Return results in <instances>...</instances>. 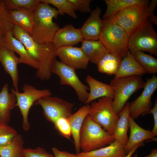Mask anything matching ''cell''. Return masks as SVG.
<instances>
[{
    "label": "cell",
    "instance_id": "1",
    "mask_svg": "<svg viewBox=\"0 0 157 157\" xmlns=\"http://www.w3.org/2000/svg\"><path fill=\"white\" fill-rule=\"evenodd\" d=\"M34 14V24L30 35L38 44L46 45L51 43L60 28L53 21L59 15L57 9L48 4L40 2Z\"/></svg>",
    "mask_w": 157,
    "mask_h": 157
},
{
    "label": "cell",
    "instance_id": "2",
    "mask_svg": "<svg viewBox=\"0 0 157 157\" xmlns=\"http://www.w3.org/2000/svg\"><path fill=\"white\" fill-rule=\"evenodd\" d=\"M129 37L125 31L110 18L103 19L98 40L108 53L123 58L129 51Z\"/></svg>",
    "mask_w": 157,
    "mask_h": 157
},
{
    "label": "cell",
    "instance_id": "3",
    "mask_svg": "<svg viewBox=\"0 0 157 157\" xmlns=\"http://www.w3.org/2000/svg\"><path fill=\"white\" fill-rule=\"evenodd\" d=\"M115 140L110 135L88 116L83 122L79 134L80 150L91 151L104 147Z\"/></svg>",
    "mask_w": 157,
    "mask_h": 157
},
{
    "label": "cell",
    "instance_id": "4",
    "mask_svg": "<svg viewBox=\"0 0 157 157\" xmlns=\"http://www.w3.org/2000/svg\"><path fill=\"white\" fill-rule=\"evenodd\" d=\"M145 84L141 76L139 75L114 78L111 81L110 84L114 92L112 105L117 114L123 109L131 96L143 88Z\"/></svg>",
    "mask_w": 157,
    "mask_h": 157
},
{
    "label": "cell",
    "instance_id": "5",
    "mask_svg": "<svg viewBox=\"0 0 157 157\" xmlns=\"http://www.w3.org/2000/svg\"><path fill=\"white\" fill-rule=\"evenodd\" d=\"M128 49L132 54L138 51L157 56V33L153 23L147 19L129 36Z\"/></svg>",
    "mask_w": 157,
    "mask_h": 157
},
{
    "label": "cell",
    "instance_id": "6",
    "mask_svg": "<svg viewBox=\"0 0 157 157\" xmlns=\"http://www.w3.org/2000/svg\"><path fill=\"white\" fill-rule=\"evenodd\" d=\"M113 100L109 97H104L92 102L88 114L92 121L112 136L119 118L113 108Z\"/></svg>",
    "mask_w": 157,
    "mask_h": 157
},
{
    "label": "cell",
    "instance_id": "7",
    "mask_svg": "<svg viewBox=\"0 0 157 157\" xmlns=\"http://www.w3.org/2000/svg\"><path fill=\"white\" fill-rule=\"evenodd\" d=\"M148 6L143 4H133L109 17L122 27L129 36L147 19Z\"/></svg>",
    "mask_w": 157,
    "mask_h": 157
},
{
    "label": "cell",
    "instance_id": "8",
    "mask_svg": "<svg viewBox=\"0 0 157 157\" xmlns=\"http://www.w3.org/2000/svg\"><path fill=\"white\" fill-rule=\"evenodd\" d=\"M22 90V92L17 91L14 89H11V91L16 97L15 106L18 107L22 116V128L24 131H27L30 127L28 116L31 108L37 100L44 97L51 96V93L49 89L38 90L26 84L24 85Z\"/></svg>",
    "mask_w": 157,
    "mask_h": 157
},
{
    "label": "cell",
    "instance_id": "9",
    "mask_svg": "<svg viewBox=\"0 0 157 157\" xmlns=\"http://www.w3.org/2000/svg\"><path fill=\"white\" fill-rule=\"evenodd\" d=\"M51 72L59 78V83L62 85L71 86L75 90L78 100L84 102L89 95L88 87L80 81L75 72V70L65 65L55 58L53 63Z\"/></svg>",
    "mask_w": 157,
    "mask_h": 157
},
{
    "label": "cell",
    "instance_id": "10",
    "mask_svg": "<svg viewBox=\"0 0 157 157\" xmlns=\"http://www.w3.org/2000/svg\"><path fill=\"white\" fill-rule=\"evenodd\" d=\"M34 104L42 107L46 119L53 124L60 118L69 117L72 114L74 106L72 103L51 96L41 98Z\"/></svg>",
    "mask_w": 157,
    "mask_h": 157
},
{
    "label": "cell",
    "instance_id": "11",
    "mask_svg": "<svg viewBox=\"0 0 157 157\" xmlns=\"http://www.w3.org/2000/svg\"><path fill=\"white\" fill-rule=\"evenodd\" d=\"M141 94L129 103V116L135 119L140 115L150 114L152 96L157 88V77L155 74L145 82Z\"/></svg>",
    "mask_w": 157,
    "mask_h": 157
},
{
    "label": "cell",
    "instance_id": "12",
    "mask_svg": "<svg viewBox=\"0 0 157 157\" xmlns=\"http://www.w3.org/2000/svg\"><path fill=\"white\" fill-rule=\"evenodd\" d=\"M56 55L61 62L75 70L86 69L88 66L89 60L81 48L59 47L56 49Z\"/></svg>",
    "mask_w": 157,
    "mask_h": 157
},
{
    "label": "cell",
    "instance_id": "13",
    "mask_svg": "<svg viewBox=\"0 0 157 157\" xmlns=\"http://www.w3.org/2000/svg\"><path fill=\"white\" fill-rule=\"evenodd\" d=\"M56 49L52 42L46 45L39 44L37 58L39 67L36 76L42 81L48 80L51 76V69L56 56Z\"/></svg>",
    "mask_w": 157,
    "mask_h": 157
},
{
    "label": "cell",
    "instance_id": "14",
    "mask_svg": "<svg viewBox=\"0 0 157 157\" xmlns=\"http://www.w3.org/2000/svg\"><path fill=\"white\" fill-rule=\"evenodd\" d=\"M2 44L10 51L19 55V63H24L37 70L39 69L38 61L32 56L24 46L13 35L12 31L8 32L2 38Z\"/></svg>",
    "mask_w": 157,
    "mask_h": 157
},
{
    "label": "cell",
    "instance_id": "15",
    "mask_svg": "<svg viewBox=\"0 0 157 157\" xmlns=\"http://www.w3.org/2000/svg\"><path fill=\"white\" fill-rule=\"evenodd\" d=\"M83 39L81 28H76L72 24H68L58 29L52 43L57 49L63 47L73 46Z\"/></svg>",
    "mask_w": 157,
    "mask_h": 157
},
{
    "label": "cell",
    "instance_id": "16",
    "mask_svg": "<svg viewBox=\"0 0 157 157\" xmlns=\"http://www.w3.org/2000/svg\"><path fill=\"white\" fill-rule=\"evenodd\" d=\"M0 63L5 72L11 77L14 89L19 91V76L17 66L19 64V58L14 53L1 44L0 46Z\"/></svg>",
    "mask_w": 157,
    "mask_h": 157
},
{
    "label": "cell",
    "instance_id": "17",
    "mask_svg": "<svg viewBox=\"0 0 157 157\" xmlns=\"http://www.w3.org/2000/svg\"><path fill=\"white\" fill-rule=\"evenodd\" d=\"M101 9L97 6L80 28L84 40H98L103 22Z\"/></svg>",
    "mask_w": 157,
    "mask_h": 157
},
{
    "label": "cell",
    "instance_id": "18",
    "mask_svg": "<svg viewBox=\"0 0 157 157\" xmlns=\"http://www.w3.org/2000/svg\"><path fill=\"white\" fill-rule=\"evenodd\" d=\"M130 130V135L124 149L127 154L135 146L143 143L144 140H152L156 141L157 138L153 136L151 131L144 129L138 125L134 119L129 116V118Z\"/></svg>",
    "mask_w": 157,
    "mask_h": 157
},
{
    "label": "cell",
    "instance_id": "19",
    "mask_svg": "<svg viewBox=\"0 0 157 157\" xmlns=\"http://www.w3.org/2000/svg\"><path fill=\"white\" fill-rule=\"evenodd\" d=\"M85 81L88 85L90 92L84 104H89L97 99L104 97H109L113 99L114 90L110 84L102 82L89 75L86 77Z\"/></svg>",
    "mask_w": 157,
    "mask_h": 157
},
{
    "label": "cell",
    "instance_id": "20",
    "mask_svg": "<svg viewBox=\"0 0 157 157\" xmlns=\"http://www.w3.org/2000/svg\"><path fill=\"white\" fill-rule=\"evenodd\" d=\"M125 146L115 140L106 147L86 152H80L73 154V157H124L127 154Z\"/></svg>",
    "mask_w": 157,
    "mask_h": 157
},
{
    "label": "cell",
    "instance_id": "21",
    "mask_svg": "<svg viewBox=\"0 0 157 157\" xmlns=\"http://www.w3.org/2000/svg\"><path fill=\"white\" fill-rule=\"evenodd\" d=\"M90 107V106L89 104H86L67 118L70 126L76 153L80 152V132L83 121L88 114Z\"/></svg>",
    "mask_w": 157,
    "mask_h": 157
},
{
    "label": "cell",
    "instance_id": "22",
    "mask_svg": "<svg viewBox=\"0 0 157 157\" xmlns=\"http://www.w3.org/2000/svg\"><path fill=\"white\" fill-rule=\"evenodd\" d=\"M146 74L144 69L138 63L133 55L129 51L122 59L115 78L134 75L142 76Z\"/></svg>",
    "mask_w": 157,
    "mask_h": 157
},
{
    "label": "cell",
    "instance_id": "23",
    "mask_svg": "<svg viewBox=\"0 0 157 157\" xmlns=\"http://www.w3.org/2000/svg\"><path fill=\"white\" fill-rule=\"evenodd\" d=\"M16 101V96L12 92H9L8 85L5 83L0 92V122L7 124Z\"/></svg>",
    "mask_w": 157,
    "mask_h": 157
},
{
    "label": "cell",
    "instance_id": "24",
    "mask_svg": "<svg viewBox=\"0 0 157 157\" xmlns=\"http://www.w3.org/2000/svg\"><path fill=\"white\" fill-rule=\"evenodd\" d=\"M81 43L80 48L89 61L97 65L108 53L107 49L99 40L83 39Z\"/></svg>",
    "mask_w": 157,
    "mask_h": 157
},
{
    "label": "cell",
    "instance_id": "25",
    "mask_svg": "<svg viewBox=\"0 0 157 157\" xmlns=\"http://www.w3.org/2000/svg\"><path fill=\"white\" fill-rule=\"evenodd\" d=\"M119 119L116 124L113 136L115 140L125 146L128 142L127 132L129 128V103L127 102L118 114Z\"/></svg>",
    "mask_w": 157,
    "mask_h": 157
},
{
    "label": "cell",
    "instance_id": "26",
    "mask_svg": "<svg viewBox=\"0 0 157 157\" xmlns=\"http://www.w3.org/2000/svg\"><path fill=\"white\" fill-rule=\"evenodd\" d=\"M9 14L13 25H18L30 34L31 33L34 24V12L28 9L22 8L9 10Z\"/></svg>",
    "mask_w": 157,
    "mask_h": 157
},
{
    "label": "cell",
    "instance_id": "27",
    "mask_svg": "<svg viewBox=\"0 0 157 157\" xmlns=\"http://www.w3.org/2000/svg\"><path fill=\"white\" fill-rule=\"evenodd\" d=\"M11 31L13 36L20 41L30 54L38 60L39 44L34 40L30 34L20 26L16 25H14Z\"/></svg>",
    "mask_w": 157,
    "mask_h": 157
},
{
    "label": "cell",
    "instance_id": "28",
    "mask_svg": "<svg viewBox=\"0 0 157 157\" xmlns=\"http://www.w3.org/2000/svg\"><path fill=\"white\" fill-rule=\"evenodd\" d=\"M122 58L108 53L97 64L98 71L109 75H114L119 69Z\"/></svg>",
    "mask_w": 157,
    "mask_h": 157
},
{
    "label": "cell",
    "instance_id": "29",
    "mask_svg": "<svg viewBox=\"0 0 157 157\" xmlns=\"http://www.w3.org/2000/svg\"><path fill=\"white\" fill-rule=\"evenodd\" d=\"M107 8L103 15V19L108 18L118 11L129 6L136 4L149 5L148 0H105Z\"/></svg>",
    "mask_w": 157,
    "mask_h": 157
},
{
    "label": "cell",
    "instance_id": "30",
    "mask_svg": "<svg viewBox=\"0 0 157 157\" xmlns=\"http://www.w3.org/2000/svg\"><path fill=\"white\" fill-rule=\"evenodd\" d=\"M24 142L22 136L18 134L10 143L0 145L1 157H24Z\"/></svg>",
    "mask_w": 157,
    "mask_h": 157
},
{
    "label": "cell",
    "instance_id": "31",
    "mask_svg": "<svg viewBox=\"0 0 157 157\" xmlns=\"http://www.w3.org/2000/svg\"><path fill=\"white\" fill-rule=\"evenodd\" d=\"M133 55L138 63L144 69L146 73L155 74L157 72V59L151 54L138 51Z\"/></svg>",
    "mask_w": 157,
    "mask_h": 157
},
{
    "label": "cell",
    "instance_id": "32",
    "mask_svg": "<svg viewBox=\"0 0 157 157\" xmlns=\"http://www.w3.org/2000/svg\"><path fill=\"white\" fill-rule=\"evenodd\" d=\"M40 1L55 6L57 9L59 15L66 14L74 19L77 17L72 5L68 0H40Z\"/></svg>",
    "mask_w": 157,
    "mask_h": 157
},
{
    "label": "cell",
    "instance_id": "33",
    "mask_svg": "<svg viewBox=\"0 0 157 157\" xmlns=\"http://www.w3.org/2000/svg\"><path fill=\"white\" fill-rule=\"evenodd\" d=\"M14 25L10 21L9 10L3 0H0V38H2L8 32L11 31Z\"/></svg>",
    "mask_w": 157,
    "mask_h": 157
},
{
    "label": "cell",
    "instance_id": "34",
    "mask_svg": "<svg viewBox=\"0 0 157 157\" xmlns=\"http://www.w3.org/2000/svg\"><path fill=\"white\" fill-rule=\"evenodd\" d=\"M3 1L8 10L24 8L34 12L40 3V0H3Z\"/></svg>",
    "mask_w": 157,
    "mask_h": 157
},
{
    "label": "cell",
    "instance_id": "35",
    "mask_svg": "<svg viewBox=\"0 0 157 157\" xmlns=\"http://www.w3.org/2000/svg\"><path fill=\"white\" fill-rule=\"evenodd\" d=\"M18 134L13 128L5 123L0 122V145L10 143Z\"/></svg>",
    "mask_w": 157,
    "mask_h": 157
},
{
    "label": "cell",
    "instance_id": "36",
    "mask_svg": "<svg viewBox=\"0 0 157 157\" xmlns=\"http://www.w3.org/2000/svg\"><path fill=\"white\" fill-rule=\"evenodd\" d=\"M53 124L55 128L60 135L67 139H70L72 135V131L67 118H60L57 119Z\"/></svg>",
    "mask_w": 157,
    "mask_h": 157
},
{
    "label": "cell",
    "instance_id": "37",
    "mask_svg": "<svg viewBox=\"0 0 157 157\" xmlns=\"http://www.w3.org/2000/svg\"><path fill=\"white\" fill-rule=\"evenodd\" d=\"M24 157H54L43 148L38 147L35 149L24 148Z\"/></svg>",
    "mask_w": 157,
    "mask_h": 157
},
{
    "label": "cell",
    "instance_id": "38",
    "mask_svg": "<svg viewBox=\"0 0 157 157\" xmlns=\"http://www.w3.org/2000/svg\"><path fill=\"white\" fill-rule=\"evenodd\" d=\"M73 6L75 11L78 10L82 13L91 11L90 4L91 0H68Z\"/></svg>",
    "mask_w": 157,
    "mask_h": 157
},
{
    "label": "cell",
    "instance_id": "39",
    "mask_svg": "<svg viewBox=\"0 0 157 157\" xmlns=\"http://www.w3.org/2000/svg\"><path fill=\"white\" fill-rule=\"evenodd\" d=\"M157 5V0H152L148 6L147 19L148 20L157 25V17L154 12Z\"/></svg>",
    "mask_w": 157,
    "mask_h": 157
},
{
    "label": "cell",
    "instance_id": "40",
    "mask_svg": "<svg viewBox=\"0 0 157 157\" xmlns=\"http://www.w3.org/2000/svg\"><path fill=\"white\" fill-rule=\"evenodd\" d=\"M150 113H151L154 119V126L151 131L152 135L155 137L157 135V99H155L154 107L151 108L150 111Z\"/></svg>",
    "mask_w": 157,
    "mask_h": 157
},
{
    "label": "cell",
    "instance_id": "41",
    "mask_svg": "<svg viewBox=\"0 0 157 157\" xmlns=\"http://www.w3.org/2000/svg\"><path fill=\"white\" fill-rule=\"evenodd\" d=\"M52 150L54 157H73L72 154L66 151H60L55 147H53Z\"/></svg>",
    "mask_w": 157,
    "mask_h": 157
},
{
    "label": "cell",
    "instance_id": "42",
    "mask_svg": "<svg viewBox=\"0 0 157 157\" xmlns=\"http://www.w3.org/2000/svg\"><path fill=\"white\" fill-rule=\"evenodd\" d=\"M144 145L143 143L139 144L135 146L124 157H132L133 154L135 152L138 148Z\"/></svg>",
    "mask_w": 157,
    "mask_h": 157
},
{
    "label": "cell",
    "instance_id": "43",
    "mask_svg": "<svg viewBox=\"0 0 157 157\" xmlns=\"http://www.w3.org/2000/svg\"><path fill=\"white\" fill-rule=\"evenodd\" d=\"M141 157H157V149H152L149 154L147 156Z\"/></svg>",
    "mask_w": 157,
    "mask_h": 157
},
{
    "label": "cell",
    "instance_id": "44",
    "mask_svg": "<svg viewBox=\"0 0 157 157\" xmlns=\"http://www.w3.org/2000/svg\"><path fill=\"white\" fill-rule=\"evenodd\" d=\"M2 38H0V46L2 44Z\"/></svg>",
    "mask_w": 157,
    "mask_h": 157
},
{
    "label": "cell",
    "instance_id": "45",
    "mask_svg": "<svg viewBox=\"0 0 157 157\" xmlns=\"http://www.w3.org/2000/svg\"><path fill=\"white\" fill-rule=\"evenodd\" d=\"M133 157H138L137 154H135Z\"/></svg>",
    "mask_w": 157,
    "mask_h": 157
},
{
    "label": "cell",
    "instance_id": "46",
    "mask_svg": "<svg viewBox=\"0 0 157 157\" xmlns=\"http://www.w3.org/2000/svg\"><path fill=\"white\" fill-rule=\"evenodd\" d=\"M0 157H1L0 156Z\"/></svg>",
    "mask_w": 157,
    "mask_h": 157
}]
</instances>
